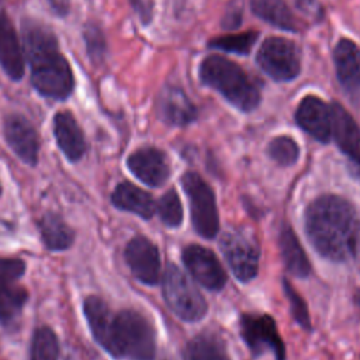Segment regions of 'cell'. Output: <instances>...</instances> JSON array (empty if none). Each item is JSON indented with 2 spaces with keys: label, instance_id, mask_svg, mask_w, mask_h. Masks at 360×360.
Returning a JSON list of instances; mask_svg holds the SVG:
<instances>
[{
  "label": "cell",
  "instance_id": "17",
  "mask_svg": "<svg viewBox=\"0 0 360 360\" xmlns=\"http://www.w3.org/2000/svg\"><path fill=\"white\" fill-rule=\"evenodd\" d=\"M295 122L316 141L326 143L332 132L330 105L316 96H307L295 111Z\"/></svg>",
  "mask_w": 360,
  "mask_h": 360
},
{
  "label": "cell",
  "instance_id": "28",
  "mask_svg": "<svg viewBox=\"0 0 360 360\" xmlns=\"http://www.w3.org/2000/svg\"><path fill=\"white\" fill-rule=\"evenodd\" d=\"M86 53L94 66H100L107 55V41L101 27L96 21H87L82 30Z\"/></svg>",
  "mask_w": 360,
  "mask_h": 360
},
{
  "label": "cell",
  "instance_id": "31",
  "mask_svg": "<svg viewBox=\"0 0 360 360\" xmlns=\"http://www.w3.org/2000/svg\"><path fill=\"white\" fill-rule=\"evenodd\" d=\"M156 210L166 226L177 228L183 222V207L176 190H169L165 193L160 197Z\"/></svg>",
  "mask_w": 360,
  "mask_h": 360
},
{
  "label": "cell",
  "instance_id": "23",
  "mask_svg": "<svg viewBox=\"0 0 360 360\" xmlns=\"http://www.w3.org/2000/svg\"><path fill=\"white\" fill-rule=\"evenodd\" d=\"M38 226L44 245L52 252L66 250L75 240L73 229L58 212H45L39 219Z\"/></svg>",
  "mask_w": 360,
  "mask_h": 360
},
{
  "label": "cell",
  "instance_id": "21",
  "mask_svg": "<svg viewBox=\"0 0 360 360\" xmlns=\"http://www.w3.org/2000/svg\"><path fill=\"white\" fill-rule=\"evenodd\" d=\"M332 132L339 149L360 167V128L353 117L336 101L330 104Z\"/></svg>",
  "mask_w": 360,
  "mask_h": 360
},
{
  "label": "cell",
  "instance_id": "7",
  "mask_svg": "<svg viewBox=\"0 0 360 360\" xmlns=\"http://www.w3.org/2000/svg\"><path fill=\"white\" fill-rule=\"evenodd\" d=\"M256 63L276 82L294 80L301 70L295 42L281 37H270L263 41L256 53Z\"/></svg>",
  "mask_w": 360,
  "mask_h": 360
},
{
  "label": "cell",
  "instance_id": "26",
  "mask_svg": "<svg viewBox=\"0 0 360 360\" xmlns=\"http://www.w3.org/2000/svg\"><path fill=\"white\" fill-rule=\"evenodd\" d=\"M184 360H229L224 343L211 333L193 338L187 347Z\"/></svg>",
  "mask_w": 360,
  "mask_h": 360
},
{
  "label": "cell",
  "instance_id": "15",
  "mask_svg": "<svg viewBox=\"0 0 360 360\" xmlns=\"http://www.w3.org/2000/svg\"><path fill=\"white\" fill-rule=\"evenodd\" d=\"M129 172L150 187L162 186L170 176V165L165 152L153 146H143L127 159Z\"/></svg>",
  "mask_w": 360,
  "mask_h": 360
},
{
  "label": "cell",
  "instance_id": "35",
  "mask_svg": "<svg viewBox=\"0 0 360 360\" xmlns=\"http://www.w3.org/2000/svg\"><path fill=\"white\" fill-rule=\"evenodd\" d=\"M46 3L52 13L59 18H63L70 13V0H46Z\"/></svg>",
  "mask_w": 360,
  "mask_h": 360
},
{
  "label": "cell",
  "instance_id": "14",
  "mask_svg": "<svg viewBox=\"0 0 360 360\" xmlns=\"http://www.w3.org/2000/svg\"><path fill=\"white\" fill-rule=\"evenodd\" d=\"M0 68L13 82H20L25 75L22 42L6 10H0Z\"/></svg>",
  "mask_w": 360,
  "mask_h": 360
},
{
  "label": "cell",
  "instance_id": "27",
  "mask_svg": "<svg viewBox=\"0 0 360 360\" xmlns=\"http://www.w3.org/2000/svg\"><path fill=\"white\" fill-rule=\"evenodd\" d=\"M59 343L55 332L49 326L35 329L31 340L30 360H58Z\"/></svg>",
  "mask_w": 360,
  "mask_h": 360
},
{
  "label": "cell",
  "instance_id": "32",
  "mask_svg": "<svg viewBox=\"0 0 360 360\" xmlns=\"http://www.w3.org/2000/svg\"><path fill=\"white\" fill-rule=\"evenodd\" d=\"M283 287L284 292L290 301V308L294 319L304 328V329H311V322H309V314L307 309V304L301 298V295L292 288V285L287 281L283 280Z\"/></svg>",
  "mask_w": 360,
  "mask_h": 360
},
{
  "label": "cell",
  "instance_id": "2",
  "mask_svg": "<svg viewBox=\"0 0 360 360\" xmlns=\"http://www.w3.org/2000/svg\"><path fill=\"white\" fill-rule=\"evenodd\" d=\"M305 232L314 249L332 262L353 259L360 245V219L339 195H321L305 211Z\"/></svg>",
  "mask_w": 360,
  "mask_h": 360
},
{
  "label": "cell",
  "instance_id": "9",
  "mask_svg": "<svg viewBox=\"0 0 360 360\" xmlns=\"http://www.w3.org/2000/svg\"><path fill=\"white\" fill-rule=\"evenodd\" d=\"M219 248L233 276L239 281L246 283L256 277L260 252L252 235L242 229L228 231L222 235Z\"/></svg>",
  "mask_w": 360,
  "mask_h": 360
},
{
  "label": "cell",
  "instance_id": "12",
  "mask_svg": "<svg viewBox=\"0 0 360 360\" xmlns=\"http://www.w3.org/2000/svg\"><path fill=\"white\" fill-rule=\"evenodd\" d=\"M124 256L135 278L148 285L158 284L160 278V255L152 240L145 236L132 238L125 246Z\"/></svg>",
  "mask_w": 360,
  "mask_h": 360
},
{
  "label": "cell",
  "instance_id": "25",
  "mask_svg": "<svg viewBox=\"0 0 360 360\" xmlns=\"http://www.w3.org/2000/svg\"><path fill=\"white\" fill-rule=\"evenodd\" d=\"M278 245L285 269L295 277H307L311 271L309 260L307 259V255L300 240L288 225L283 226L278 238Z\"/></svg>",
  "mask_w": 360,
  "mask_h": 360
},
{
  "label": "cell",
  "instance_id": "13",
  "mask_svg": "<svg viewBox=\"0 0 360 360\" xmlns=\"http://www.w3.org/2000/svg\"><path fill=\"white\" fill-rule=\"evenodd\" d=\"M181 259L193 278L202 287L211 291L224 288L226 283V274L219 260L211 250L200 245H188L184 248Z\"/></svg>",
  "mask_w": 360,
  "mask_h": 360
},
{
  "label": "cell",
  "instance_id": "29",
  "mask_svg": "<svg viewBox=\"0 0 360 360\" xmlns=\"http://www.w3.org/2000/svg\"><path fill=\"white\" fill-rule=\"evenodd\" d=\"M257 37H259L257 31H246V32H242V34L222 35V37L212 38L208 42V46L215 48V49H221V51H225V52L246 55V53L250 52V49L255 45Z\"/></svg>",
  "mask_w": 360,
  "mask_h": 360
},
{
  "label": "cell",
  "instance_id": "37",
  "mask_svg": "<svg viewBox=\"0 0 360 360\" xmlns=\"http://www.w3.org/2000/svg\"><path fill=\"white\" fill-rule=\"evenodd\" d=\"M356 301H357V304L360 305V291H357V294H356Z\"/></svg>",
  "mask_w": 360,
  "mask_h": 360
},
{
  "label": "cell",
  "instance_id": "33",
  "mask_svg": "<svg viewBox=\"0 0 360 360\" xmlns=\"http://www.w3.org/2000/svg\"><path fill=\"white\" fill-rule=\"evenodd\" d=\"M128 3L131 4L132 10L138 14L141 22L143 25H148L152 20V7L149 3H146L145 0H128Z\"/></svg>",
  "mask_w": 360,
  "mask_h": 360
},
{
  "label": "cell",
  "instance_id": "3",
  "mask_svg": "<svg viewBox=\"0 0 360 360\" xmlns=\"http://www.w3.org/2000/svg\"><path fill=\"white\" fill-rule=\"evenodd\" d=\"M201 82L218 91L235 108L249 112L260 104V91L246 72L235 62L210 55L204 58L198 68Z\"/></svg>",
  "mask_w": 360,
  "mask_h": 360
},
{
  "label": "cell",
  "instance_id": "11",
  "mask_svg": "<svg viewBox=\"0 0 360 360\" xmlns=\"http://www.w3.org/2000/svg\"><path fill=\"white\" fill-rule=\"evenodd\" d=\"M3 134L11 150L28 166H35L39 156V136L32 122L22 114L11 112L4 117Z\"/></svg>",
  "mask_w": 360,
  "mask_h": 360
},
{
  "label": "cell",
  "instance_id": "6",
  "mask_svg": "<svg viewBox=\"0 0 360 360\" xmlns=\"http://www.w3.org/2000/svg\"><path fill=\"white\" fill-rule=\"evenodd\" d=\"M181 184L188 195L191 221L195 232L207 239L214 238L219 229V217L212 188L194 172L184 173Z\"/></svg>",
  "mask_w": 360,
  "mask_h": 360
},
{
  "label": "cell",
  "instance_id": "22",
  "mask_svg": "<svg viewBox=\"0 0 360 360\" xmlns=\"http://www.w3.org/2000/svg\"><path fill=\"white\" fill-rule=\"evenodd\" d=\"M111 202L118 210L132 212L143 219H150L156 210L152 195L129 181H122L115 187Z\"/></svg>",
  "mask_w": 360,
  "mask_h": 360
},
{
  "label": "cell",
  "instance_id": "36",
  "mask_svg": "<svg viewBox=\"0 0 360 360\" xmlns=\"http://www.w3.org/2000/svg\"><path fill=\"white\" fill-rule=\"evenodd\" d=\"M239 22H240V10L236 8L226 13L225 18L222 20V27L226 30H232V28H236Z\"/></svg>",
  "mask_w": 360,
  "mask_h": 360
},
{
  "label": "cell",
  "instance_id": "5",
  "mask_svg": "<svg viewBox=\"0 0 360 360\" xmlns=\"http://www.w3.org/2000/svg\"><path fill=\"white\" fill-rule=\"evenodd\" d=\"M162 285L166 304L180 319L194 322L207 314L204 297L177 266L167 264Z\"/></svg>",
  "mask_w": 360,
  "mask_h": 360
},
{
  "label": "cell",
  "instance_id": "16",
  "mask_svg": "<svg viewBox=\"0 0 360 360\" xmlns=\"http://www.w3.org/2000/svg\"><path fill=\"white\" fill-rule=\"evenodd\" d=\"M333 63L336 77L345 93L353 100L360 101V49L347 39L342 38L333 49Z\"/></svg>",
  "mask_w": 360,
  "mask_h": 360
},
{
  "label": "cell",
  "instance_id": "18",
  "mask_svg": "<svg viewBox=\"0 0 360 360\" xmlns=\"http://www.w3.org/2000/svg\"><path fill=\"white\" fill-rule=\"evenodd\" d=\"M52 131L58 148L69 162H79L84 156L87 150L84 132L70 110H60L53 115Z\"/></svg>",
  "mask_w": 360,
  "mask_h": 360
},
{
  "label": "cell",
  "instance_id": "19",
  "mask_svg": "<svg viewBox=\"0 0 360 360\" xmlns=\"http://www.w3.org/2000/svg\"><path fill=\"white\" fill-rule=\"evenodd\" d=\"M159 118L167 125L184 127L197 118V108L187 94L177 86H165L158 97Z\"/></svg>",
  "mask_w": 360,
  "mask_h": 360
},
{
  "label": "cell",
  "instance_id": "34",
  "mask_svg": "<svg viewBox=\"0 0 360 360\" xmlns=\"http://www.w3.org/2000/svg\"><path fill=\"white\" fill-rule=\"evenodd\" d=\"M297 6L301 8L302 13L311 14L315 18H319L322 15V7L318 0H298Z\"/></svg>",
  "mask_w": 360,
  "mask_h": 360
},
{
  "label": "cell",
  "instance_id": "24",
  "mask_svg": "<svg viewBox=\"0 0 360 360\" xmlns=\"http://www.w3.org/2000/svg\"><path fill=\"white\" fill-rule=\"evenodd\" d=\"M250 8L256 17L276 28L294 32L300 28L295 15L284 0H250Z\"/></svg>",
  "mask_w": 360,
  "mask_h": 360
},
{
  "label": "cell",
  "instance_id": "30",
  "mask_svg": "<svg viewBox=\"0 0 360 360\" xmlns=\"http://www.w3.org/2000/svg\"><path fill=\"white\" fill-rule=\"evenodd\" d=\"M269 156L280 166H291L298 160L300 148L290 136L281 135L270 141L267 146Z\"/></svg>",
  "mask_w": 360,
  "mask_h": 360
},
{
  "label": "cell",
  "instance_id": "10",
  "mask_svg": "<svg viewBox=\"0 0 360 360\" xmlns=\"http://www.w3.org/2000/svg\"><path fill=\"white\" fill-rule=\"evenodd\" d=\"M240 336L253 356L271 352L276 360H285V349L271 316L253 314L242 315Z\"/></svg>",
  "mask_w": 360,
  "mask_h": 360
},
{
  "label": "cell",
  "instance_id": "4",
  "mask_svg": "<svg viewBox=\"0 0 360 360\" xmlns=\"http://www.w3.org/2000/svg\"><path fill=\"white\" fill-rule=\"evenodd\" d=\"M115 357L131 360H153L156 338L150 322L134 309L114 315Z\"/></svg>",
  "mask_w": 360,
  "mask_h": 360
},
{
  "label": "cell",
  "instance_id": "38",
  "mask_svg": "<svg viewBox=\"0 0 360 360\" xmlns=\"http://www.w3.org/2000/svg\"><path fill=\"white\" fill-rule=\"evenodd\" d=\"M0 195H1V183H0Z\"/></svg>",
  "mask_w": 360,
  "mask_h": 360
},
{
  "label": "cell",
  "instance_id": "8",
  "mask_svg": "<svg viewBox=\"0 0 360 360\" xmlns=\"http://www.w3.org/2000/svg\"><path fill=\"white\" fill-rule=\"evenodd\" d=\"M25 263L15 257H0V323L11 328L20 318L28 300V291L20 284Z\"/></svg>",
  "mask_w": 360,
  "mask_h": 360
},
{
  "label": "cell",
  "instance_id": "20",
  "mask_svg": "<svg viewBox=\"0 0 360 360\" xmlns=\"http://www.w3.org/2000/svg\"><path fill=\"white\" fill-rule=\"evenodd\" d=\"M83 312L94 340L112 357H115L114 343V315L108 305L96 295H90L83 302Z\"/></svg>",
  "mask_w": 360,
  "mask_h": 360
},
{
  "label": "cell",
  "instance_id": "1",
  "mask_svg": "<svg viewBox=\"0 0 360 360\" xmlns=\"http://www.w3.org/2000/svg\"><path fill=\"white\" fill-rule=\"evenodd\" d=\"M21 42L34 90L48 100H68L76 87L75 73L62 53L52 28L39 20L24 18L21 21Z\"/></svg>",
  "mask_w": 360,
  "mask_h": 360
}]
</instances>
